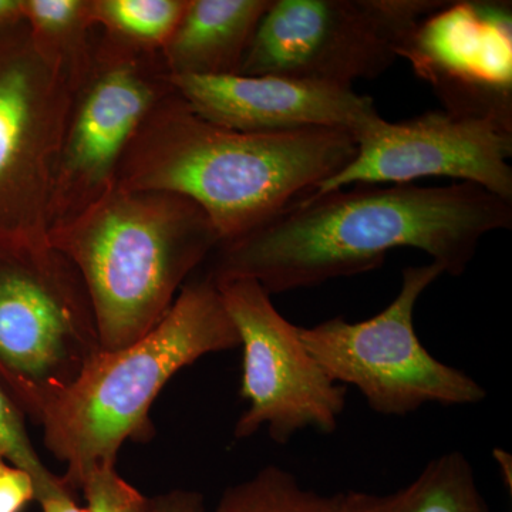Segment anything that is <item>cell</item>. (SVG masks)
Returning a JSON list of instances; mask_svg holds the SVG:
<instances>
[{
    "mask_svg": "<svg viewBox=\"0 0 512 512\" xmlns=\"http://www.w3.org/2000/svg\"><path fill=\"white\" fill-rule=\"evenodd\" d=\"M215 282L244 353L241 396L248 407L235 424V439H249L261 429L276 444L289 443L305 430L335 433L345 412L346 387L313 359L299 326L279 313L254 279Z\"/></svg>",
    "mask_w": 512,
    "mask_h": 512,
    "instance_id": "obj_9",
    "label": "cell"
},
{
    "mask_svg": "<svg viewBox=\"0 0 512 512\" xmlns=\"http://www.w3.org/2000/svg\"><path fill=\"white\" fill-rule=\"evenodd\" d=\"M25 20V0H0V30Z\"/></svg>",
    "mask_w": 512,
    "mask_h": 512,
    "instance_id": "obj_24",
    "label": "cell"
},
{
    "mask_svg": "<svg viewBox=\"0 0 512 512\" xmlns=\"http://www.w3.org/2000/svg\"><path fill=\"white\" fill-rule=\"evenodd\" d=\"M441 0H272L239 74L293 77L352 87L400 59Z\"/></svg>",
    "mask_w": 512,
    "mask_h": 512,
    "instance_id": "obj_7",
    "label": "cell"
},
{
    "mask_svg": "<svg viewBox=\"0 0 512 512\" xmlns=\"http://www.w3.org/2000/svg\"><path fill=\"white\" fill-rule=\"evenodd\" d=\"M343 512H491L461 451L431 460L406 487L390 494L343 493Z\"/></svg>",
    "mask_w": 512,
    "mask_h": 512,
    "instance_id": "obj_15",
    "label": "cell"
},
{
    "mask_svg": "<svg viewBox=\"0 0 512 512\" xmlns=\"http://www.w3.org/2000/svg\"><path fill=\"white\" fill-rule=\"evenodd\" d=\"M25 23L39 55L66 77L73 92L92 57L96 26L90 0H25Z\"/></svg>",
    "mask_w": 512,
    "mask_h": 512,
    "instance_id": "obj_16",
    "label": "cell"
},
{
    "mask_svg": "<svg viewBox=\"0 0 512 512\" xmlns=\"http://www.w3.org/2000/svg\"><path fill=\"white\" fill-rule=\"evenodd\" d=\"M444 275L429 262L407 266L402 286L384 311L363 322L333 318L299 335L333 382L353 386L377 414L403 417L427 404L474 406L487 390L463 370L436 359L414 329L420 296Z\"/></svg>",
    "mask_w": 512,
    "mask_h": 512,
    "instance_id": "obj_6",
    "label": "cell"
},
{
    "mask_svg": "<svg viewBox=\"0 0 512 512\" xmlns=\"http://www.w3.org/2000/svg\"><path fill=\"white\" fill-rule=\"evenodd\" d=\"M510 6L447 2L426 16L402 50L447 113L512 126Z\"/></svg>",
    "mask_w": 512,
    "mask_h": 512,
    "instance_id": "obj_12",
    "label": "cell"
},
{
    "mask_svg": "<svg viewBox=\"0 0 512 512\" xmlns=\"http://www.w3.org/2000/svg\"><path fill=\"white\" fill-rule=\"evenodd\" d=\"M47 242L82 276L101 348L119 350L156 328L221 238L194 201L116 184Z\"/></svg>",
    "mask_w": 512,
    "mask_h": 512,
    "instance_id": "obj_3",
    "label": "cell"
},
{
    "mask_svg": "<svg viewBox=\"0 0 512 512\" xmlns=\"http://www.w3.org/2000/svg\"><path fill=\"white\" fill-rule=\"evenodd\" d=\"M26 416L0 387V454L13 466L28 471L35 480L36 495L56 484L60 477L47 470L26 429Z\"/></svg>",
    "mask_w": 512,
    "mask_h": 512,
    "instance_id": "obj_19",
    "label": "cell"
},
{
    "mask_svg": "<svg viewBox=\"0 0 512 512\" xmlns=\"http://www.w3.org/2000/svg\"><path fill=\"white\" fill-rule=\"evenodd\" d=\"M212 512H343V493L308 490L291 471L266 466L228 487Z\"/></svg>",
    "mask_w": 512,
    "mask_h": 512,
    "instance_id": "obj_17",
    "label": "cell"
},
{
    "mask_svg": "<svg viewBox=\"0 0 512 512\" xmlns=\"http://www.w3.org/2000/svg\"><path fill=\"white\" fill-rule=\"evenodd\" d=\"M148 512H207L204 497L197 491L173 490L150 498Z\"/></svg>",
    "mask_w": 512,
    "mask_h": 512,
    "instance_id": "obj_22",
    "label": "cell"
},
{
    "mask_svg": "<svg viewBox=\"0 0 512 512\" xmlns=\"http://www.w3.org/2000/svg\"><path fill=\"white\" fill-rule=\"evenodd\" d=\"M272 0H188L183 18L161 49L170 76L215 77L241 72Z\"/></svg>",
    "mask_w": 512,
    "mask_h": 512,
    "instance_id": "obj_14",
    "label": "cell"
},
{
    "mask_svg": "<svg viewBox=\"0 0 512 512\" xmlns=\"http://www.w3.org/2000/svg\"><path fill=\"white\" fill-rule=\"evenodd\" d=\"M89 512H148L150 498L128 484L116 466L90 468L80 483Z\"/></svg>",
    "mask_w": 512,
    "mask_h": 512,
    "instance_id": "obj_20",
    "label": "cell"
},
{
    "mask_svg": "<svg viewBox=\"0 0 512 512\" xmlns=\"http://www.w3.org/2000/svg\"><path fill=\"white\" fill-rule=\"evenodd\" d=\"M103 350L82 276L46 241L0 239V387L43 416Z\"/></svg>",
    "mask_w": 512,
    "mask_h": 512,
    "instance_id": "obj_5",
    "label": "cell"
},
{
    "mask_svg": "<svg viewBox=\"0 0 512 512\" xmlns=\"http://www.w3.org/2000/svg\"><path fill=\"white\" fill-rule=\"evenodd\" d=\"M356 143L352 161L316 185L313 194L448 177L512 201V126L503 121L429 111L399 123L380 119Z\"/></svg>",
    "mask_w": 512,
    "mask_h": 512,
    "instance_id": "obj_11",
    "label": "cell"
},
{
    "mask_svg": "<svg viewBox=\"0 0 512 512\" xmlns=\"http://www.w3.org/2000/svg\"><path fill=\"white\" fill-rule=\"evenodd\" d=\"M239 348V336L210 274L184 285L160 323L126 348L101 350L43 416L50 453L66 464L63 484L79 491L90 468L116 466L126 441L154 436L150 410L184 367Z\"/></svg>",
    "mask_w": 512,
    "mask_h": 512,
    "instance_id": "obj_4",
    "label": "cell"
},
{
    "mask_svg": "<svg viewBox=\"0 0 512 512\" xmlns=\"http://www.w3.org/2000/svg\"><path fill=\"white\" fill-rule=\"evenodd\" d=\"M188 0H90L96 29L128 46L160 53Z\"/></svg>",
    "mask_w": 512,
    "mask_h": 512,
    "instance_id": "obj_18",
    "label": "cell"
},
{
    "mask_svg": "<svg viewBox=\"0 0 512 512\" xmlns=\"http://www.w3.org/2000/svg\"><path fill=\"white\" fill-rule=\"evenodd\" d=\"M174 90L160 53L128 46L96 29L89 67L72 92L53 177L49 229L116 185L121 161L144 120Z\"/></svg>",
    "mask_w": 512,
    "mask_h": 512,
    "instance_id": "obj_8",
    "label": "cell"
},
{
    "mask_svg": "<svg viewBox=\"0 0 512 512\" xmlns=\"http://www.w3.org/2000/svg\"><path fill=\"white\" fill-rule=\"evenodd\" d=\"M36 501L42 505L43 512H89L77 505L74 493L63 484L62 477L56 484L36 495Z\"/></svg>",
    "mask_w": 512,
    "mask_h": 512,
    "instance_id": "obj_23",
    "label": "cell"
},
{
    "mask_svg": "<svg viewBox=\"0 0 512 512\" xmlns=\"http://www.w3.org/2000/svg\"><path fill=\"white\" fill-rule=\"evenodd\" d=\"M356 151V138L342 130L259 134L218 126L174 90L144 120L116 184L194 201L224 244L339 173Z\"/></svg>",
    "mask_w": 512,
    "mask_h": 512,
    "instance_id": "obj_2",
    "label": "cell"
},
{
    "mask_svg": "<svg viewBox=\"0 0 512 512\" xmlns=\"http://www.w3.org/2000/svg\"><path fill=\"white\" fill-rule=\"evenodd\" d=\"M72 87L25 20L0 30V239L46 241Z\"/></svg>",
    "mask_w": 512,
    "mask_h": 512,
    "instance_id": "obj_10",
    "label": "cell"
},
{
    "mask_svg": "<svg viewBox=\"0 0 512 512\" xmlns=\"http://www.w3.org/2000/svg\"><path fill=\"white\" fill-rule=\"evenodd\" d=\"M175 92L205 120L244 133L342 130L359 138L382 117L352 87L274 74L170 76Z\"/></svg>",
    "mask_w": 512,
    "mask_h": 512,
    "instance_id": "obj_13",
    "label": "cell"
},
{
    "mask_svg": "<svg viewBox=\"0 0 512 512\" xmlns=\"http://www.w3.org/2000/svg\"><path fill=\"white\" fill-rule=\"evenodd\" d=\"M33 500H36L33 477L0 454V512H23Z\"/></svg>",
    "mask_w": 512,
    "mask_h": 512,
    "instance_id": "obj_21",
    "label": "cell"
},
{
    "mask_svg": "<svg viewBox=\"0 0 512 512\" xmlns=\"http://www.w3.org/2000/svg\"><path fill=\"white\" fill-rule=\"evenodd\" d=\"M512 227V201L474 184H357L291 202L215 249V279L249 278L269 295L379 268L397 248L419 249L460 276L485 235Z\"/></svg>",
    "mask_w": 512,
    "mask_h": 512,
    "instance_id": "obj_1",
    "label": "cell"
}]
</instances>
